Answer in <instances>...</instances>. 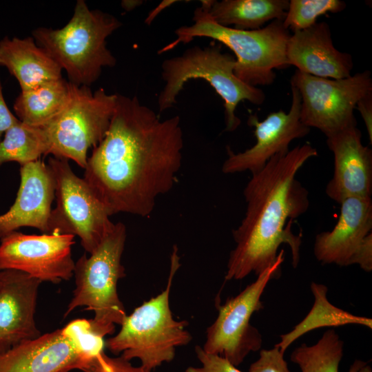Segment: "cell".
<instances>
[{"label":"cell","mask_w":372,"mask_h":372,"mask_svg":"<svg viewBox=\"0 0 372 372\" xmlns=\"http://www.w3.org/2000/svg\"><path fill=\"white\" fill-rule=\"evenodd\" d=\"M20 185L9 210L0 215V239L23 227L49 233L55 183L48 164L40 159L20 167Z\"/></svg>","instance_id":"obj_16"},{"label":"cell","mask_w":372,"mask_h":372,"mask_svg":"<svg viewBox=\"0 0 372 372\" xmlns=\"http://www.w3.org/2000/svg\"><path fill=\"white\" fill-rule=\"evenodd\" d=\"M62 329L74 341L78 351L90 364L104 352L105 342L103 337L93 331L90 320H72Z\"/></svg>","instance_id":"obj_27"},{"label":"cell","mask_w":372,"mask_h":372,"mask_svg":"<svg viewBox=\"0 0 372 372\" xmlns=\"http://www.w3.org/2000/svg\"><path fill=\"white\" fill-rule=\"evenodd\" d=\"M355 109L360 112L368 133L370 144L372 143V92L360 99Z\"/></svg>","instance_id":"obj_31"},{"label":"cell","mask_w":372,"mask_h":372,"mask_svg":"<svg viewBox=\"0 0 372 372\" xmlns=\"http://www.w3.org/2000/svg\"><path fill=\"white\" fill-rule=\"evenodd\" d=\"M83 372H151L141 365L135 366L121 355L110 357L101 353Z\"/></svg>","instance_id":"obj_30"},{"label":"cell","mask_w":372,"mask_h":372,"mask_svg":"<svg viewBox=\"0 0 372 372\" xmlns=\"http://www.w3.org/2000/svg\"><path fill=\"white\" fill-rule=\"evenodd\" d=\"M126 237L125 225L114 223L94 252L89 257L84 254L75 263L76 289L65 316L79 307L93 311L91 327L103 338L112 335L127 316L117 293L118 281L125 276L121 257Z\"/></svg>","instance_id":"obj_7"},{"label":"cell","mask_w":372,"mask_h":372,"mask_svg":"<svg viewBox=\"0 0 372 372\" xmlns=\"http://www.w3.org/2000/svg\"><path fill=\"white\" fill-rule=\"evenodd\" d=\"M41 282L20 271H0V352L41 335L34 320Z\"/></svg>","instance_id":"obj_18"},{"label":"cell","mask_w":372,"mask_h":372,"mask_svg":"<svg viewBox=\"0 0 372 372\" xmlns=\"http://www.w3.org/2000/svg\"><path fill=\"white\" fill-rule=\"evenodd\" d=\"M90 366L62 329L0 352V372L83 371Z\"/></svg>","instance_id":"obj_17"},{"label":"cell","mask_w":372,"mask_h":372,"mask_svg":"<svg viewBox=\"0 0 372 372\" xmlns=\"http://www.w3.org/2000/svg\"><path fill=\"white\" fill-rule=\"evenodd\" d=\"M170 271L165 289L145 301L126 316L119 332L107 339L105 347L114 354L131 361L138 359L149 371L174 359L177 347L192 340L186 320H176L169 306L173 279L179 269L180 257L175 245L171 255Z\"/></svg>","instance_id":"obj_5"},{"label":"cell","mask_w":372,"mask_h":372,"mask_svg":"<svg viewBox=\"0 0 372 372\" xmlns=\"http://www.w3.org/2000/svg\"><path fill=\"white\" fill-rule=\"evenodd\" d=\"M291 85L300 96L301 122L327 137L356 125L354 110L358 101L372 92V78L369 70L340 79L318 77L296 70Z\"/></svg>","instance_id":"obj_11"},{"label":"cell","mask_w":372,"mask_h":372,"mask_svg":"<svg viewBox=\"0 0 372 372\" xmlns=\"http://www.w3.org/2000/svg\"><path fill=\"white\" fill-rule=\"evenodd\" d=\"M0 65L17 80L21 91L62 79V68L32 37H3L0 41Z\"/></svg>","instance_id":"obj_20"},{"label":"cell","mask_w":372,"mask_h":372,"mask_svg":"<svg viewBox=\"0 0 372 372\" xmlns=\"http://www.w3.org/2000/svg\"><path fill=\"white\" fill-rule=\"evenodd\" d=\"M311 290L314 297L313 305L307 316L287 333L280 335L276 344L285 353L298 338L313 329L324 327H338L355 324L372 328L371 318L355 316L333 305L327 299V287L312 282Z\"/></svg>","instance_id":"obj_23"},{"label":"cell","mask_w":372,"mask_h":372,"mask_svg":"<svg viewBox=\"0 0 372 372\" xmlns=\"http://www.w3.org/2000/svg\"><path fill=\"white\" fill-rule=\"evenodd\" d=\"M19 121V120L12 114L6 105L0 80V141L3 138L6 131Z\"/></svg>","instance_id":"obj_32"},{"label":"cell","mask_w":372,"mask_h":372,"mask_svg":"<svg viewBox=\"0 0 372 372\" xmlns=\"http://www.w3.org/2000/svg\"><path fill=\"white\" fill-rule=\"evenodd\" d=\"M291 87V105L288 112L282 110L267 115L263 121H258L256 115H251L249 125L254 127L256 143L244 152L235 153L227 147V158L222 166L225 174H235L249 171L251 174L260 171L268 161L276 154L288 151L290 143L294 139L305 137L310 128L300 121V96L297 89Z\"/></svg>","instance_id":"obj_14"},{"label":"cell","mask_w":372,"mask_h":372,"mask_svg":"<svg viewBox=\"0 0 372 372\" xmlns=\"http://www.w3.org/2000/svg\"><path fill=\"white\" fill-rule=\"evenodd\" d=\"M361 138L362 132L356 125L327 137V145L333 154L334 170L325 193L338 204L351 197H371L372 150L362 144Z\"/></svg>","instance_id":"obj_15"},{"label":"cell","mask_w":372,"mask_h":372,"mask_svg":"<svg viewBox=\"0 0 372 372\" xmlns=\"http://www.w3.org/2000/svg\"><path fill=\"white\" fill-rule=\"evenodd\" d=\"M317 156L310 144L298 145L276 154L252 174L243 190L245 216L232 230L236 245L229 254L226 281L242 280L251 273L258 276L276 262L282 244L291 249L293 268L298 265L302 234L292 231V224L308 210L309 200L296 176Z\"/></svg>","instance_id":"obj_2"},{"label":"cell","mask_w":372,"mask_h":372,"mask_svg":"<svg viewBox=\"0 0 372 372\" xmlns=\"http://www.w3.org/2000/svg\"><path fill=\"white\" fill-rule=\"evenodd\" d=\"M285 251L278 252L276 262L257 276L237 296L218 304V316L207 329L205 351L227 358L236 366L251 353L260 349L262 343L259 330L250 323L254 313L264 308L261 296L270 280L281 275Z\"/></svg>","instance_id":"obj_10"},{"label":"cell","mask_w":372,"mask_h":372,"mask_svg":"<svg viewBox=\"0 0 372 372\" xmlns=\"http://www.w3.org/2000/svg\"><path fill=\"white\" fill-rule=\"evenodd\" d=\"M194 12L193 24L175 30L176 39L158 51L167 52L180 43L195 37H208L224 44L235 54V75L244 83L257 87L269 85L276 79L274 69L289 66L286 45L290 36L282 21L275 20L256 30L221 25L210 17L203 1Z\"/></svg>","instance_id":"obj_4"},{"label":"cell","mask_w":372,"mask_h":372,"mask_svg":"<svg viewBox=\"0 0 372 372\" xmlns=\"http://www.w3.org/2000/svg\"><path fill=\"white\" fill-rule=\"evenodd\" d=\"M343 349L344 342L333 329H329L315 344L303 343L296 348L291 361L301 372H339Z\"/></svg>","instance_id":"obj_25"},{"label":"cell","mask_w":372,"mask_h":372,"mask_svg":"<svg viewBox=\"0 0 372 372\" xmlns=\"http://www.w3.org/2000/svg\"><path fill=\"white\" fill-rule=\"evenodd\" d=\"M249 372H291L279 347L262 349L257 360L251 364Z\"/></svg>","instance_id":"obj_29"},{"label":"cell","mask_w":372,"mask_h":372,"mask_svg":"<svg viewBox=\"0 0 372 372\" xmlns=\"http://www.w3.org/2000/svg\"><path fill=\"white\" fill-rule=\"evenodd\" d=\"M313 254L322 265H358L362 270L371 271V197H351L342 201L334 227L316 235Z\"/></svg>","instance_id":"obj_13"},{"label":"cell","mask_w":372,"mask_h":372,"mask_svg":"<svg viewBox=\"0 0 372 372\" xmlns=\"http://www.w3.org/2000/svg\"><path fill=\"white\" fill-rule=\"evenodd\" d=\"M48 165L54 179L56 198L48 234L77 236L85 251L90 254L114 223L87 183L73 172L68 159L52 156Z\"/></svg>","instance_id":"obj_9"},{"label":"cell","mask_w":372,"mask_h":372,"mask_svg":"<svg viewBox=\"0 0 372 372\" xmlns=\"http://www.w3.org/2000/svg\"><path fill=\"white\" fill-rule=\"evenodd\" d=\"M176 1H164L162 3H160V5L152 12L149 14V16L146 19V23L149 24L154 18L163 9H165V7L170 6V4L172 3V2H175Z\"/></svg>","instance_id":"obj_34"},{"label":"cell","mask_w":372,"mask_h":372,"mask_svg":"<svg viewBox=\"0 0 372 372\" xmlns=\"http://www.w3.org/2000/svg\"><path fill=\"white\" fill-rule=\"evenodd\" d=\"M195 353L201 366H188L185 372H242L227 358L207 353L199 345L195 347Z\"/></svg>","instance_id":"obj_28"},{"label":"cell","mask_w":372,"mask_h":372,"mask_svg":"<svg viewBox=\"0 0 372 372\" xmlns=\"http://www.w3.org/2000/svg\"><path fill=\"white\" fill-rule=\"evenodd\" d=\"M70 84V93L63 110L41 126L48 147V154L70 159L82 168L87 152L104 138L114 111L117 94H108L101 87Z\"/></svg>","instance_id":"obj_8"},{"label":"cell","mask_w":372,"mask_h":372,"mask_svg":"<svg viewBox=\"0 0 372 372\" xmlns=\"http://www.w3.org/2000/svg\"><path fill=\"white\" fill-rule=\"evenodd\" d=\"M121 25L112 14L90 10L85 1L78 0L64 27H39L32 31V37L66 72L69 82L90 87L103 68L116 65L106 39Z\"/></svg>","instance_id":"obj_3"},{"label":"cell","mask_w":372,"mask_h":372,"mask_svg":"<svg viewBox=\"0 0 372 372\" xmlns=\"http://www.w3.org/2000/svg\"><path fill=\"white\" fill-rule=\"evenodd\" d=\"M286 58L289 65H294L297 70L321 78H347L351 75L353 68L351 55L335 48L326 22H317L290 34Z\"/></svg>","instance_id":"obj_19"},{"label":"cell","mask_w":372,"mask_h":372,"mask_svg":"<svg viewBox=\"0 0 372 372\" xmlns=\"http://www.w3.org/2000/svg\"><path fill=\"white\" fill-rule=\"evenodd\" d=\"M48 154L47 141L41 127L20 121L6 130L0 141V167L11 161L23 165Z\"/></svg>","instance_id":"obj_24"},{"label":"cell","mask_w":372,"mask_h":372,"mask_svg":"<svg viewBox=\"0 0 372 372\" xmlns=\"http://www.w3.org/2000/svg\"><path fill=\"white\" fill-rule=\"evenodd\" d=\"M180 118L161 120L137 96L117 94L107 132L93 148L83 179L107 208L149 216L171 191L183 161Z\"/></svg>","instance_id":"obj_1"},{"label":"cell","mask_w":372,"mask_h":372,"mask_svg":"<svg viewBox=\"0 0 372 372\" xmlns=\"http://www.w3.org/2000/svg\"><path fill=\"white\" fill-rule=\"evenodd\" d=\"M236 59L223 52L215 43L201 48L196 45L181 55L165 59L161 65L165 86L158 97L160 112L172 107L184 85L191 79L205 80L223 99L225 107V131L233 132L240 125L236 110L242 101L255 105L265 102L262 90L249 85L234 74Z\"/></svg>","instance_id":"obj_6"},{"label":"cell","mask_w":372,"mask_h":372,"mask_svg":"<svg viewBox=\"0 0 372 372\" xmlns=\"http://www.w3.org/2000/svg\"><path fill=\"white\" fill-rule=\"evenodd\" d=\"M74 237L65 234L28 235L13 231L0 239V271H20L41 282L68 280L75 267L72 258Z\"/></svg>","instance_id":"obj_12"},{"label":"cell","mask_w":372,"mask_h":372,"mask_svg":"<svg viewBox=\"0 0 372 372\" xmlns=\"http://www.w3.org/2000/svg\"><path fill=\"white\" fill-rule=\"evenodd\" d=\"M349 371L350 372H372L371 366L360 360H355Z\"/></svg>","instance_id":"obj_33"},{"label":"cell","mask_w":372,"mask_h":372,"mask_svg":"<svg viewBox=\"0 0 372 372\" xmlns=\"http://www.w3.org/2000/svg\"><path fill=\"white\" fill-rule=\"evenodd\" d=\"M210 17L217 23L243 30H256L269 21H283L288 0L203 1Z\"/></svg>","instance_id":"obj_21"},{"label":"cell","mask_w":372,"mask_h":372,"mask_svg":"<svg viewBox=\"0 0 372 372\" xmlns=\"http://www.w3.org/2000/svg\"><path fill=\"white\" fill-rule=\"evenodd\" d=\"M139 1H123L122 3L123 8L126 10H130L133 9L134 7H136Z\"/></svg>","instance_id":"obj_35"},{"label":"cell","mask_w":372,"mask_h":372,"mask_svg":"<svg viewBox=\"0 0 372 372\" xmlns=\"http://www.w3.org/2000/svg\"><path fill=\"white\" fill-rule=\"evenodd\" d=\"M70 93V82L63 78L21 91L13 105L16 117L30 126H43L63 110Z\"/></svg>","instance_id":"obj_22"},{"label":"cell","mask_w":372,"mask_h":372,"mask_svg":"<svg viewBox=\"0 0 372 372\" xmlns=\"http://www.w3.org/2000/svg\"><path fill=\"white\" fill-rule=\"evenodd\" d=\"M345 7V2L340 0H291L282 23L295 32L311 27L320 16L340 12Z\"/></svg>","instance_id":"obj_26"}]
</instances>
